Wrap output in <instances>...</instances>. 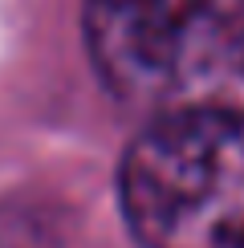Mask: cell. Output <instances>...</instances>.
<instances>
[{
	"label": "cell",
	"mask_w": 244,
	"mask_h": 248,
	"mask_svg": "<svg viewBox=\"0 0 244 248\" xmlns=\"http://www.w3.org/2000/svg\"><path fill=\"white\" fill-rule=\"evenodd\" d=\"M118 187L147 248H244V114L208 102L159 114Z\"/></svg>",
	"instance_id": "obj_1"
},
{
	"label": "cell",
	"mask_w": 244,
	"mask_h": 248,
	"mask_svg": "<svg viewBox=\"0 0 244 248\" xmlns=\"http://www.w3.org/2000/svg\"><path fill=\"white\" fill-rule=\"evenodd\" d=\"M86 45L122 102L199 106L244 74V0H86Z\"/></svg>",
	"instance_id": "obj_2"
},
{
	"label": "cell",
	"mask_w": 244,
	"mask_h": 248,
	"mask_svg": "<svg viewBox=\"0 0 244 248\" xmlns=\"http://www.w3.org/2000/svg\"><path fill=\"white\" fill-rule=\"evenodd\" d=\"M0 248H45V240H41V232H33L20 216H8V220L0 224Z\"/></svg>",
	"instance_id": "obj_3"
}]
</instances>
